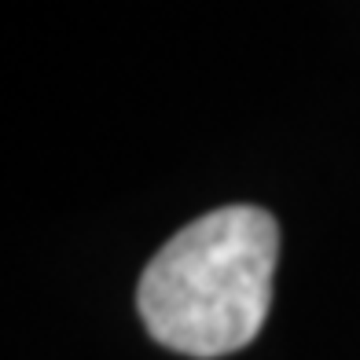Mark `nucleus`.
I'll use <instances>...</instances> for the list:
<instances>
[{"label": "nucleus", "mask_w": 360, "mask_h": 360, "mask_svg": "<svg viewBox=\"0 0 360 360\" xmlns=\"http://www.w3.org/2000/svg\"><path fill=\"white\" fill-rule=\"evenodd\" d=\"M280 228L257 206H221L162 247L140 280V316L158 346L228 356L257 338L272 305Z\"/></svg>", "instance_id": "obj_1"}]
</instances>
